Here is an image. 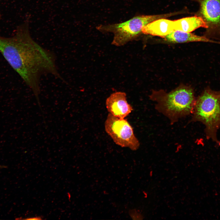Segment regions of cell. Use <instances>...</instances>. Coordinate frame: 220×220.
I'll return each mask as SVG.
<instances>
[{
	"mask_svg": "<svg viewBox=\"0 0 220 220\" xmlns=\"http://www.w3.org/2000/svg\"><path fill=\"white\" fill-rule=\"evenodd\" d=\"M0 52L32 91L40 108V79L50 74L63 80L58 72L54 53L32 38L28 22L18 27L10 37L0 36Z\"/></svg>",
	"mask_w": 220,
	"mask_h": 220,
	"instance_id": "6da1fadb",
	"label": "cell"
},
{
	"mask_svg": "<svg viewBox=\"0 0 220 220\" xmlns=\"http://www.w3.org/2000/svg\"><path fill=\"white\" fill-rule=\"evenodd\" d=\"M150 97L156 103V110L168 117L172 124L192 114L196 100L193 89L185 86L169 93L154 91Z\"/></svg>",
	"mask_w": 220,
	"mask_h": 220,
	"instance_id": "7a4b0ae2",
	"label": "cell"
},
{
	"mask_svg": "<svg viewBox=\"0 0 220 220\" xmlns=\"http://www.w3.org/2000/svg\"><path fill=\"white\" fill-rule=\"evenodd\" d=\"M191 122H199L205 126L207 138L220 145L217 133L220 128V91L206 88L196 99Z\"/></svg>",
	"mask_w": 220,
	"mask_h": 220,
	"instance_id": "3957f363",
	"label": "cell"
},
{
	"mask_svg": "<svg viewBox=\"0 0 220 220\" xmlns=\"http://www.w3.org/2000/svg\"><path fill=\"white\" fill-rule=\"evenodd\" d=\"M168 14L136 16L124 22L108 24H101L96 29L103 33L111 32L114 36L112 44L123 45L134 39L142 33V28L156 20L168 17Z\"/></svg>",
	"mask_w": 220,
	"mask_h": 220,
	"instance_id": "277c9868",
	"label": "cell"
},
{
	"mask_svg": "<svg viewBox=\"0 0 220 220\" xmlns=\"http://www.w3.org/2000/svg\"><path fill=\"white\" fill-rule=\"evenodd\" d=\"M105 128L106 133L116 145L133 151L139 148V142L134 134L132 127L125 118H119L109 113L105 122Z\"/></svg>",
	"mask_w": 220,
	"mask_h": 220,
	"instance_id": "5b68a950",
	"label": "cell"
},
{
	"mask_svg": "<svg viewBox=\"0 0 220 220\" xmlns=\"http://www.w3.org/2000/svg\"><path fill=\"white\" fill-rule=\"evenodd\" d=\"M196 0L200 5L197 16L207 26L204 36L220 40V0Z\"/></svg>",
	"mask_w": 220,
	"mask_h": 220,
	"instance_id": "8992f818",
	"label": "cell"
},
{
	"mask_svg": "<svg viewBox=\"0 0 220 220\" xmlns=\"http://www.w3.org/2000/svg\"><path fill=\"white\" fill-rule=\"evenodd\" d=\"M105 106L109 113L120 118H125L133 110L127 101L126 94L122 92L111 94L106 100Z\"/></svg>",
	"mask_w": 220,
	"mask_h": 220,
	"instance_id": "52a82bcc",
	"label": "cell"
},
{
	"mask_svg": "<svg viewBox=\"0 0 220 220\" xmlns=\"http://www.w3.org/2000/svg\"><path fill=\"white\" fill-rule=\"evenodd\" d=\"M175 20H172L162 18L156 20L144 27L142 33L164 37L170 33L177 30Z\"/></svg>",
	"mask_w": 220,
	"mask_h": 220,
	"instance_id": "ba28073f",
	"label": "cell"
},
{
	"mask_svg": "<svg viewBox=\"0 0 220 220\" xmlns=\"http://www.w3.org/2000/svg\"><path fill=\"white\" fill-rule=\"evenodd\" d=\"M164 38L167 41L174 43L202 42L220 44V42L213 40L204 36H200L191 32L178 31L172 32Z\"/></svg>",
	"mask_w": 220,
	"mask_h": 220,
	"instance_id": "9c48e42d",
	"label": "cell"
},
{
	"mask_svg": "<svg viewBox=\"0 0 220 220\" xmlns=\"http://www.w3.org/2000/svg\"><path fill=\"white\" fill-rule=\"evenodd\" d=\"M178 20L179 25L178 31L191 32L199 28H207L206 23L197 15L183 18Z\"/></svg>",
	"mask_w": 220,
	"mask_h": 220,
	"instance_id": "30bf717a",
	"label": "cell"
},
{
	"mask_svg": "<svg viewBox=\"0 0 220 220\" xmlns=\"http://www.w3.org/2000/svg\"><path fill=\"white\" fill-rule=\"evenodd\" d=\"M26 219H28V220H38L40 219L38 217H33L32 218H27Z\"/></svg>",
	"mask_w": 220,
	"mask_h": 220,
	"instance_id": "8fae6325",
	"label": "cell"
},
{
	"mask_svg": "<svg viewBox=\"0 0 220 220\" xmlns=\"http://www.w3.org/2000/svg\"><path fill=\"white\" fill-rule=\"evenodd\" d=\"M7 167L6 166L4 165H0V169L5 168Z\"/></svg>",
	"mask_w": 220,
	"mask_h": 220,
	"instance_id": "7c38bea8",
	"label": "cell"
},
{
	"mask_svg": "<svg viewBox=\"0 0 220 220\" xmlns=\"http://www.w3.org/2000/svg\"><path fill=\"white\" fill-rule=\"evenodd\" d=\"M2 17V15L0 12V19H1Z\"/></svg>",
	"mask_w": 220,
	"mask_h": 220,
	"instance_id": "4fadbf2b",
	"label": "cell"
}]
</instances>
